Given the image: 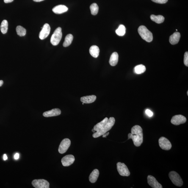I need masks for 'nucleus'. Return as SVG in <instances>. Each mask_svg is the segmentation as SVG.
<instances>
[{"instance_id":"nucleus-27","label":"nucleus","mask_w":188,"mask_h":188,"mask_svg":"<svg viewBox=\"0 0 188 188\" xmlns=\"http://www.w3.org/2000/svg\"><path fill=\"white\" fill-rule=\"evenodd\" d=\"M16 31L17 34L21 37L24 36L26 34V29L23 26H17Z\"/></svg>"},{"instance_id":"nucleus-9","label":"nucleus","mask_w":188,"mask_h":188,"mask_svg":"<svg viewBox=\"0 0 188 188\" xmlns=\"http://www.w3.org/2000/svg\"><path fill=\"white\" fill-rule=\"evenodd\" d=\"M71 144L70 139L66 138L63 139L61 142L58 149L59 153L60 154L65 153L67 152Z\"/></svg>"},{"instance_id":"nucleus-19","label":"nucleus","mask_w":188,"mask_h":188,"mask_svg":"<svg viewBox=\"0 0 188 188\" xmlns=\"http://www.w3.org/2000/svg\"><path fill=\"white\" fill-rule=\"evenodd\" d=\"M118 60V55L117 52L113 53L110 58V65L112 66H115L117 64Z\"/></svg>"},{"instance_id":"nucleus-3","label":"nucleus","mask_w":188,"mask_h":188,"mask_svg":"<svg viewBox=\"0 0 188 188\" xmlns=\"http://www.w3.org/2000/svg\"><path fill=\"white\" fill-rule=\"evenodd\" d=\"M138 32L142 38L146 42H150L153 40V34L146 26H139L138 29Z\"/></svg>"},{"instance_id":"nucleus-7","label":"nucleus","mask_w":188,"mask_h":188,"mask_svg":"<svg viewBox=\"0 0 188 188\" xmlns=\"http://www.w3.org/2000/svg\"><path fill=\"white\" fill-rule=\"evenodd\" d=\"M159 143L160 147L163 150H168L172 147L171 143L168 139L164 137L160 138Z\"/></svg>"},{"instance_id":"nucleus-1","label":"nucleus","mask_w":188,"mask_h":188,"mask_svg":"<svg viewBox=\"0 0 188 188\" xmlns=\"http://www.w3.org/2000/svg\"><path fill=\"white\" fill-rule=\"evenodd\" d=\"M131 139L136 147L140 146L143 142V134L142 128L138 125H136L131 129V133L128 135V139Z\"/></svg>"},{"instance_id":"nucleus-30","label":"nucleus","mask_w":188,"mask_h":188,"mask_svg":"<svg viewBox=\"0 0 188 188\" xmlns=\"http://www.w3.org/2000/svg\"><path fill=\"white\" fill-rule=\"evenodd\" d=\"M155 3H159V4H165L168 1V0H152Z\"/></svg>"},{"instance_id":"nucleus-33","label":"nucleus","mask_w":188,"mask_h":188,"mask_svg":"<svg viewBox=\"0 0 188 188\" xmlns=\"http://www.w3.org/2000/svg\"><path fill=\"white\" fill-rule=\"evenodd\" d=\"M14 0H4V2L6 3L12 2Z\"/></svg>"},{"instance_id":"nucleus-34","label":"nucleus","mask_w":188,"mask_h":188,"mask_svg":"<svg viewBox=\"0 0 188 188\" xmlns=\"http://www.w3.org/2000/svg\"><path fill=\"white\" fill-rule=\"evenodd\" d=\"M109 132H108L107 133H106L105 134H103V138H105L107 136L109 135Z\"/></svg>"},{"instance_id":"nucleus-38","label":"nucleus","mask_w":188,"mask_h":188,"mask_svg":"<svg viewBox=\"0 0 188 188\" xmlns=\"http://www.w3.org/2000/svg\"><path fill=\"white\" fill-rule=\"evenodd\" d=\"M92 132H93L94 133H95V132H96V131H95V130H94V129H93L92 130Z\"/></svg>"},{"instance_id":"nucleus-5","label":"nucleus","mask_w":188,"mask_h":188,"mask_svg":"<svg viewBox=\"0 0 188 188\" xmlns=\"http://www.w3.org/2000/svg\"><path fill=\"white\" fill-rule=\"evenodd\" d=\"M169 176L171 181L175 185L181 187L183 185V182L181 176L176 172L172 171L169 173Z\"/></svg>"},{"instance_id":"nucleus-11","label":"nucleus","mask_w":188,"mask_h":188,"mask_svg":"<svg viewBox=\"0 0 188 188\" xmlns=\"http://www.w3.org/2000/svg\"><path fill=\"white\" fill-rule=\"evenodd\" d=\"M186 118L184 116L181 115H176L172 117L171 122L172 124L178 125L185 123Z\"/></svg>"},{"instance_id":"nucleus-18","label":"nucleus","mask_w":188,"mask_h":188,"mask_svg":"<svg viewBox=\"0 0 188 188\" xmlns=\"http://www.w3.org/2000/svg\"><path fill=\"white\" fill-rule=\"evenodd\" d=\"M99 172L98 169H95L91 173L89 176V179L91 183H95L98 179L99 176Z\"/></svg>"},{"instance_id":"nucleus-37","label":"nucleus","mask_w":188,"mask_h":188,"mask_svg":"<svg viewBox=\"0 0 188 188\" xmlns=\"http://www.w3.org/2000/svg\"><path fill=\"white\" fill-rule=\"evenodd\" d=\"M33 1H35V2H40V1H43L44 0H33Z\"/></svg>"},{"instance_id":"nucleus-16","label":"nucleus","mask_w":188,"mask_h":188,"mask_svg":"<svg viewBox=\"0 0 188 188\" xmlns=\"http://www.w3.org/2000/svg\"><path fill=\"white\" fill-rule=\"evenodd\" d=\"M68 10V8L66 6L64 5H59L54 7L52 9L54 13L56 14H61L66 12Z\"/></svg>"},{"instance_id":"nucleus-36","label":"nucleus","mask_w":188,"mask_h":188,"mask_svg":"<svg viewBox=\"0 0 188 188\" xmlns=\"http://www.w3.org/2000/svg\"><path fill=\"white\" fill-rule=\"evenodd\" d=\"M3 83H4V82H3V81L2 80H0V87L2 86L3 84Z\"/></svg>"},{"instance_id":"nucleus-14","label":"nucleus","mask_w":188,"mask_h":188,"mask_svg":"<svg viewBox=\"0 0 188 188\" xmlns=\"http://www.w3.org/2000/svg\"><path fill=\"white\" fill-rule=\"evenodd\" d=\"M61 114V111L60 109H55L44 112L43 113V116L45 117H51L59 116Z\"/></svg>"},{"instance_id":"nucleus-23","label":"nucleus","mask_w":188,"mask_h":188,"mask_svg":"<svg viewBox=\"0 0 188 188\" xmlns=\"http://www.w3.org/2000/svg\"><path fill=\"white\" fill-rule=\"evenodd\" d=\"M146 70L145 66L140 65L136 66L134 68V71L137 74H140L144 73Z\"/></svg>"},{"instance_id":"nucleus-12","label":"nucleus","mask_w":188,"mask_h":188,"mask_svg":"<svg viewBox=\"0 0 188 188\" xmlns=\"http://www.w3.org/2000/svg\"><path fill=\"white\" fill-rule=\"evenodd\" d=\"M75 160V157L73 155H68L62 158V163L64 167H68L73 164Z\"/></svg>"},{"instance_id":"nucleus-22","label":"nucleus","mask_w":188,"mask_h":188,"mask_svg":"<svg viewBox=\"0 0 188 188\" xmlns=\"http://www.w3.org/2000/svg\"><path fill=\"white\" fill-rule=\"evenodd\" d=\"M150 18L152 21L156 22V23H158V24L163 23L164 20V17L161 15L156 16L154 15H150Z\"/></svg>"},{"instance_id":"nucleus-10","label":"nucleus","mask_w":188,"mask_h":188,"mask_svg":"<svg viewBox=\"0 0 188 188\" xmlns=\"http://www.w3.org/2000/svg\"><path fill=\"white\" fill-rule=\"evenodd\" d=\"M51 30L50 25L48 23H45L42 27L41 31L39 34V38L41 40H43L48 37Z\"/></svg>"},{"instance_id":"nucleus-31","label":"nucleus","mask_w":188,"mask_h":188,"mask_svg":"<svg viewBox=\"0 0 188 188\" xmlns=\"http://www.w3.org/2000/svg\"><path fill=\"white\" fill-rule=\"evenodd\" d=\"M145 113L146 115L150 117H152L153 115V113L151 111L148 109H147L146 110Z\"/></svg>"},{"instance_id":"nucleus-17","label":"nucleus","mask_w":188,"mask_h":188,"mask_svg":"<svg viewBox=\"0 0 188 188\" xmlns=\"http://www.w3.org/2000/svg\"><path fill=\"white\" fill-rule=\"evenodd\" d=\"M96 98L97 97L95 95H89L81 97V101L83 103L88 104L94 102L96 100Z\"/></svg>"},{"instance_id":"nucleus-35","label":"nucleus","mask_w":188,"mask_h":188,"mask_svg":"<svg viewBox=\"0 0 188 188\" xmlns=\"http://www.w3.org/2000/svg\"><path fill=\"white\" fill-rule=\"evenodd\" d=\"M7 159V157L6 154L4 155V160L5 161Z\"/></svg>"},{"instance_id":"nucleus-39","label":"nucleus","mask_w":188,"mask_h":188,"mask_svg":"<svg viewBox=\"0 0 188 188\" xmlns=\"http://www.w3.org/2000/svg\"><path fill=\"white\" fill-rule=\"evenodd\" d=\"M187 95H188V91H187Z\"/></svg>"},{"instance_id":"nucleus-21","label":"nucleus","mask_w":188,"mask_h":188,"mask_svg":"<svg viewBox=\"0 0 188 188\" xmlns=\"http://www.w3.org/2000/svg\"><path fill=\"white\" fill-rule=\"evenodd\" d=\"M109 119L107 117L105 118L101 122L97 123L96 125H95L93 129L95 130V131L98 132L101 130L103 126H105L108 121Z\"/></svg>"},{"instance_id":"nucleus-24","label":"nucleus","mask_w":188,"mask_h":188,"mask_svg":"<svg viewBox=\"0 0 188 188\" xmlns=\"http://www.w3.org/2000/svg\"><path fill=\"white\" fill-rule=\"evenodd\" d=\"M73 39V36L71 34H67L66 36L63 43V46L64 47H68L71 44Z\"/></svg>"},{"instance_id":"nucleus-29","label":"nucleus","mask_w":188,"mask_h":188,"mask_svg":"<svg viewBox=\"0 0 188 188\" xmlns=\"http://www.w3.org/2000/svg\"><path fill=\"white\" fill-rule=\"evenodd\" d=\"M184 64L186 66H188V52H186L185 53L184 59Z\"/></svg>"},{"instance_id":"nucleus-25","label":"nucleus","mask_w":188,"mask_h":188,"mask_svg":"<svg viewBox=\"0 0 188 188\" xmlns=\"http://www.w3.org/2000/svg\"><path fill=\"white\" fill-rule=\"evenodd\" d=\"M126 32V28L124 25L120 24L118 29L116 30V33L117 35L122 36L124 35Z\"/></svg>"},{"instance_id":"nucleus-26","label":"nucleus","mask_w":188,"mask_h":188,"mask_svg":"<svg viewBox=\"0 0 188 188\" xmlns=\"http://www.w3.org/2000/svg\"><path fill=\"white\" fill-rule=\"evenodd\" d=\"M8 27V23L6 20H4L1 23V30L3 34L7 33Z\"/></svg>"},{"instance_id":"nucleus-32","label":"nucleus","mask_w":188,"mask_h":188,"mask_svg":"<svg viewBox=\"0 0 188 188\" xmlns=\"http://www.w3.org/2000/svg\"><path fill=\"white\" fill-rule=\"evenodd\" d=\"M19 153H17L16 154H15V156H14V158H15V159L16 160H17L19 159Z\"/></svg>"},{"instance_id":"nucleus-4","label":"nucleus","mask_w":188,"mask_h":188,"mask_svg":"<svg viewBox=\"0 0 188 188\" xmlns=\"http://www.w3.org/2000/svg\"><path fill=\"white\" fill-rule=\"evenodd\" d=\"M62 37V28L58 27L56 29L52 36L51 38V43L54 46L58 44L60 42Z\"/></svg>"},{"instance_id":"nucleus-20","label":"nucleus","mask_w":188,"mask_h":188,"mask_svg":"<svg viewBox=\"0 0 188 188\" xmlns=\"http://www.w3.org/2000/svg\"><path fill=\"white\" fill-rule=\"evenodd\" d=\"M91 55L93 57L97 58L99 56L100 50L98 46L93 45L90 47L89 49Z\"/></svg>"},{"instance_id":"nucleus-6","label":"nucleus","mask_w":188,"mask_h":188,"mask_svg":"<svg viewBox=\"0 0 188 188\" xmlns=\"http://www.w3.org/2000/svg\"><path fill=\"white\" fill-rule=\"evenodd\" d=\"M117 170L119 174L122 176H129L130 174L127 167L124 163L119 162L117 164Z\"/></svg>"},{"instance_id":"nucleus-15","label":"nucleus","mask_w":188,"mask_h":188,"mask_svg":"<svg viewBox=\"0 0 188 188\" xmlns=\"http://www.w3.org/2000/svg\"><path fill=\"white\" fill-rule=\"evenodd\" d=\"M181 36V34L179 32H175L170 37L169 42L172 45L176 44L179 42Z\"/></svg>"},{"instance_id":"nucleus-2","label":"nucleus","mask_w":188,"mask_h":188,"mask_svg":"<svg viewBox=\"0 0 188 188\" xmlns=\"http://www.w3.org/2000/svg\"><path fill=\"white\" fill-rule=\"evenodd\" d=\"M115 119L113 117H110L108 120L107 123L105 126L99 131L94 133L93 137L94 138H97L100 137L105 134L110 130L114 126L115 123Z\"/></svg>"},{"instance_id":"nucleus-28","label":"nucleus","mask_w":188,"mask_h":188,"mask_svg":"<svg viewBox=\"0 0 188 188\" xmlns=\"http://www.w3.org/2000/svg\"><path fill=\"white\" fill-rule=\"evenodd\" d=\"M91 13L92 15H95L98 14L99 11V7L96 3H93L90 6Z\"/></svg>"},{"instance_id":"nucleus-13","label":"nucleus","mask_w":188,"mask_h":188,"mask_svg":"<svg viewBox=\"0 0 188 188\" xmlns=\"http://www.w3.org/2000/svg\"><path fill=\"white\" fill-rule=\"evenodd\" d=\"M147 182L148 184L153 188H162V186L158 182L156 178L151 175L147 177Z\"/></svg>"},{"instance_id":"nucleus-8","label":"nucleus","mask_w":188,"mask_h":188,"mask_svg":"<svg viewBox=\"0 0 188 188\" xmlns=\"http://www.w3.org/2000/svg\"><path fill=\"white\" fill-rule=\"evenodd\" d=\"M32 186L36 188H49L50 184L45 179H35L32 182Z\"/></svg>"}]
</instances>
